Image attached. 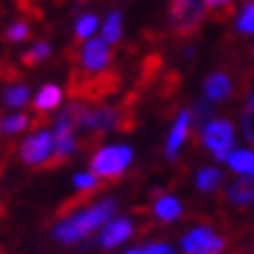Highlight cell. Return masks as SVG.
Segmentation results:
<instances>
[{"instance_id":"2e32d148","label":"cell","mask_w":254,"mask_h":254,"mask_svg":"<svg viewBox=\"0 0 254 254\" xmlns=\"http://www.w3.org/2000/svg\"><path fill=\"white\" fill-rule=\"evenodd\" d=\"M31 100V89L28 86H23V84H16V86H9L7 91L2 93V103L7 105V108H23L26 103Z\"/></svg>"},{"instance_id":"9c48e42d","label":"cell","mask_w":254,"mask_h":254,"mask_svg":"<svg viewBox=\"0 0 254 254\" xmlns=\"http://www.w3.org/2000/svg\"><path fill=\"white\" fill-rule=\"evenodd\" d=\"M189 126H191V112H189V110H182V112L177 115L173 128H170L168 140H166V156H168L170 161L177 159V154H180V147H182V142H185L187 135H189Z\"/></svg>"},{"instance_id":"8fae6325","label":"cell","mask_w":254,"mask_h":254,"mask_svg":"<svg viewBox=\"0 0 254 254\" xmlns=\"http://www.w3.org/2000/svg\"><path fill=\"white\" fill-rule=\"evenodd\" d=\"M229 200L236 205H245L254 200V175H243L236 182H231L229 191H226Z\"/></svg>"},{"instance_id":"cb8c5ba5","label":"cell","mask_w":254,"mask_h":254,"mask_svg":"<svg viewBox=\"0 0 254 254\" xmlns=\"http://www.w3.org/2000/svg\"><path fill=\"white\" fill-rule=\"evenodd\" d=\"M72 185L77 187V189H82V191L96 189V187H98V175H93V173H75Z\"/></svg>"},{"instance_id":"e0dca14e","label":"cell","mask_w":254,"mask_h":254,"mask_svg":"<svg viewBox=\"0 0 254 254\" xmlns=\"http://www.w3.org/2000/svg\"><path fill=\"white\" fill-rule=\"evenodd\" d=\"M222 185V173L217 168H203L196 175V187L200 191H215L217 187Z\"/></svg>"},{"instance_id":"ba28073f","label":"cell","mask_w":254,"mask_h":254,"mask_svg":"<svg viewBox=\"0 0 254 254\" xmlns=\"http://www.w3.org/2000/svg\"><path fill=\"white\" fill-rule=\"evenodd\" d=\"M131 236H133V222L131 219H128V217H112V219L100 229L98 243H100V247L112 250V247L126 243Z\"/></svg>"},{"instance_id":"30bf717a","label":"cell","mask_w":254,"mask_h":254,"mask_svg":"<svg viewBox=\"0 0 254 254\" xmlns=\"http://www.w3.org/2000/svg\"><path fill=\"white\" fill-rule=\"evenodd\" d=\"M203 93L212 103L226 100L229 93H231V79L226 77L224 72H210L208 77L203 79Z\"/></svg>"},{"instance_id":"9a60e30c","label":"cell","mask_w":254,"mask_h":254,"mask_svg":"<svg viewBox=\"0 0 254 254\" xmlns=\"http://www.w3.org/2000/svg\"><path fill=\"white\" fill-rule=\"evenodd\" d=\"M122 12L119 9H112L108 16H105V21H103V38L108 40L110 45H115V42H119L122 40V31H124V26H122Z\"/></svg>"},{"instance_id":"ac0fdd59","label":"cell","mask_w":254,"mask_h":254,"mask_svg":"<svg viewBox=\"0 0 254 254\" xmlns=\"http://www.w3.org/2000/svg\"><path fill=\"white\" fill-rule=\"evenodd\" d=\"M212 110H215V105H212V100H208V98H198L196 103H193L191 122L196 124V128H203V126L210 122V117H212Z\"/></svg>"},{"instance_id":"4fadbf2b","label":"cell","mask_w":254,"mask_h":254,"mask_svg":"<svg viewBox=\"0 0 254 254\" xmlns=\"http://www.w3.org/2000/svg\"><path fill=\"white\" fill-rule=\"evenodd\" d=\"M154 215L161 222H175L177 217L182 215V203L175 196H161L154 200Z\"/></svg>"},{"instance_id":"44dd1931","label":"cell","mask_w":254,"mask_h":254,"mask_svg":"<svg viewBox=\"0 0 254 254\" xmlns=\"http://www.w3.org/2000/svg\"><path fill=\"white\" fill-rule=\"evenodd\" d=\"M26 126H28V115H23V112H19V115H9V117L2 119V131L9 133V135L21 133Z\"/></svg>"},{"instance_id":"5b68a950","label":"cell","mask_w":254,"mask_h":254,"mask_svg":"<svg viewBox=\"0 0 254 254\" xmlns=\"http://www.w3.org/2000/svg\"><path fill=\"white\" fill-rule=\"evenodd\" d=\"M19 156L26 166H40L47 159H52L54 156V133L38 131L28 135L19 147Z\"/></svg>"},{"instance_id":"603a6c76","label":"cell","mask_w":254,"mask_h":254,"mask_svg":"<svg viewBox=\"0 0 254 254\" xmlns=\"http://www.w3.org/2000/svg\"><path fill=\"white\" fill-rule=\"evenodd\" d=\"M5 35H7L9 42H23V40L31 35V26H28L26 21H16L5 31Z\"/></svg>"},{"instance_id":"4316f807","label":"cell","mask_w":254,"mask_h":254,"mask_svg":"<svg viewBox=\"0 0 254 254\" xmlns=\"http://www.w3.org/2000/svg\"><path fill=\"white\" fill-rule=\"evenodd\" d=\"M142 252L145 254H175L168 243H149V245L142 247Z\"/></svg>"},{"instance_id":"7a4b0ae2","label":"cell","mask_w":254,"mask_h":254,"mask_svg":"<svg viewBox=\"0 0 254 254\" xmlns=\"http://www.w3.org/2000/svg\"><path fill=\"white\" fill-rule=\"evenodd\" d=\"M133 163L131 145H105L91 156V173L98 177H119Z\"/></svg>"},{"instance_id":"277c9868","label":"cell","mask_w":254,"mask_h":254,"mask_svg":"<svg viewBox=\"0 0 254 254\" xmlns=\"http://www.w3.org/2000/svg\"><path fill=\"white\" fill-rule=\"evenodd\" d=\"M205 0H170V23L175 33L189 35L200 26L205 16Z\"/></svg>"},{"instance_id":"6da1fadb","label":"cell","mask_w":254,"mask_h":254,"mask_svg":"<svg viewBox=\"0 0 254 254\" xmlns=\"http://www.w3.org/2000/svg\"><path fill=\"white\" fill-rule=\"evenodd\" d=\"M115 212H117V200L103 198V200H98V203L89 205V208L75 212V215L65 217L63 222H59L54 229H52V236H54L59 243H63V245H75L79 240L89 238L93 231L103 229V226L115 217Z\"/></svg>"},{"instance_id":"7402d4cb","label":"cell","mask_w":254,"mask_h":254,"mask_svg":"<svg viewBox=\"0 0 254 254\" xmlns=\"http://www.w3.org/2000/svg\"><path fill=\"white\" fill-rule=\"evenodd\" d=\"M236 28L240 33H252L254 35V2H250L245 9H243V14L238 16V21H236Z\"/></svg>"},{"instance_id":"5bb4252c","label":"cell","mask_w":254,"mask_h":254,"mask_svg":"<svg viewBox=\"0 0 254 254\" xmlns=\"http://www.w3.org/2000/svg\"><path fill=\"white\" fill-rule=\"evenodd\" d=\"M229 168L236 173H245V175H254V152L250 149H236L226 159Z\"/></svg>"},{"instance_id":"ffe728a7","label":"cell","mask_w":254,"mask_h":254,"mask_svg":"<svg viewBox=\"0 0 254 254\" xmlns=\"http://www.w3.org/2000/svg\"><path fill=\"white\" fill-rule=\"evenodd\" d=\"M49 54H52V45L49 42H35V45L26 52V56H23V61L31 63V65H35V63H42L45 59H49Z\"/></svg>"},{"instance_id":"484cf974","label":"cell","mask_w":254,"mask_h":254,"mask_svg":"<svg viewBox=\"0 0 254 254\" xmlns=\"http://www.w3.org/2000/svg\"><path fill=\"white\" fill-rule=\"evenodd\" d=\"M205 5H208L210 12H215V14H222V12H231L233 0H205Z\"/></svg>"},{"instance_id":"8992f818","label":"cell","mask_w":254,"mask_h":254,"mask_svg":"<svg viewBox=\"0 0 254 254\" xmlns=\"http://www.w3.org/2000/svg\"><path fill=\"white\" fill-rule=\"evenodd\" d=\"M182 250L187 254H222L224 240L208 226H198L182 238Z\"/></svg>"},{"instance_id":"d4e9b609","label":"cell","mask_w":254,"mask_h":254,"mask_svg":"<svg viewBox=\"0 0 254 254\" xmlns=\"http://www.w3.org/2000/svg\"><path fill=\"white\" fill-rule=\"evenodd\" d=\"M240 124H243V133H245L247 142H252L254 145V110L247 105L243 110V115H240Z\"/></svg>"},{"instance_id":"7c38bea8","label":"cell","mask_w":254,"mask_h":254,"mask_svg":"<svg viewBox=\"0 0 254 254\" xmlns=\"http://www.w3.org/2000/svg\"><path fill=\"white\" fill-rule=\"evenodd\" d=\"M61 98H63L61 86H56V84H45L38 93H35V98H33V105H35L38 110H42V112H47V110L59 108V105H61Z\"/></svg>"},{"instance_id":"52a82bcc","label":"cell","mask_w":254,"mask_h":254,"mask_svg":"<svg viewBox=\"0 0 254 254\" xmlns=\"http://www.w3.org/2000/svg\"><path fill=\"white\" fill-rule=\"evenodd\" d=\"M79 61L89 72H98V70L108 68L112 61V52H110V42L105 38H91L86 40V45L82 47Z\"/></svg>"},{"instance_id":"d6986e66","label":"cell","mask_w":254,"mask_h":254,"mask_svg":"<svg viewBox=\"0 0 254 254\" xmlns=\"http://www.w3.org/2000/svg\"><path fill=\"white\" fill-rule=\"evenodd\" d=\"M96 28H98V16L93 14V12H86V14H82L77 21H75L77 38H91Z\"/></svg>"},{"instance_id":"4dcf8cb0","label":"cell","mask_w":254,"mask_h":254,"mask_svg":"<svg viewBox=\"0 0 254 254\" xmlns=\"http://www.w3.org/2000/svg\"><path fill=\"white\" fill-rule=\"evenodd\" d=\"M252 54H254V47H252Z\"/></svg>"},{"instance_id":"3957f363","label":"cell","mask_w":254,"mask_h":254,"mask_svg":"<svg viewBox=\"0 0 254 254\" xmlns=\"http://www.w3.org/2000/svg\"><path fill=\"white\" fill-rule=\"evenodd\" d=\"M200 140L215 154L217 161H226L229 154L233 152V145H236V133H233L231 122H226V119H210L200 128Z\"/></svg>"},{"instance_id":"f1b7e54d","label":"cell","mask_w":254,"mask_h":254,"mask_svg":"<svg viewBox=\"0 0 254 254\" xmlns=\"http://www.w3.org/2000/svg\"><path fill=\"white\" fill-rule=\"evenodd\" d=\"M250 108H252V110H254V91H252V93H250Z\"/></svg>"},{"instance_id":"f546056e","label":"cell","mask_w":254,"mask_h":254,"mask_svg":"<svg viewBox=\"0 0 254 254\" xmlns=\"http://www.w3.org/2000/svg\"><path fill=\"white\" fill-rule=\"evenodd\" d=\"M0 131H2V122H0Z\"/></svg>"},{"instance_id":"83f0119b","label":"cell","mask_w":254,"mask_h":254,"mask_svg":"<svg viewBox=\"0 0 254 254\" xmlns=\"http://www.w3.org/2000/svg\"><path fill=\"white\" fill-rule=\"evenodd\" d=\"M124 254H145L142 250H128V252H124Z\"/></svg>"}]
</instances>
